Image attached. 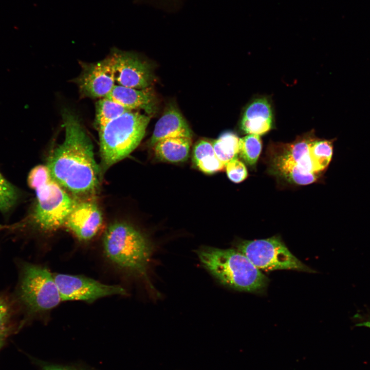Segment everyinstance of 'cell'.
Wrapping results in <instances>:
<instances>
[{"label":"cell","mask_w":370,"mask_h":370,"mask_svg":"<svg viewBox=\"0 0 370 370\" xmlns=\"http://www.w3.org/2000/svg\"><path fill=\"white\" fill-rule=\"evenodd\" d=\"M332 141L317 138L310 147V155L317 172L320 174L328 165L332 156Z\"/></svg>","instance_id":"cell-20"},{"label":"cell","mask_w":370,"mask_h":370,"mask_svg":"<svg viewBox=\"0 0 370 370\" xmlns=\"http://www.w3.org/2000/svg\"><path fill=\"white\" fill-rule=\"evenodd\" d=\"M317 138L312 130L298 136L291 143L275 145L271 164L275 171L291 182L306 185L319 176L310 155V147Z\"/></svg>","instance_id":"cell-5"},{"label":"cell","mask_w":370,"mask_h":370,"mask_svg":"<svg viewBox=\"0 0 370 370\" xmlns=\"http://www.w3.org/2000/svg\"><path fill=\"white\" fill-rule=\"evenodd\" d=\"M42 366V370H83L74 367L51 364H44Z\"/></svg>","instance_id":"cell-25"},{"label":"cell","mask_w":370,"mask_h":370,"mask_svg":"<svg viewBox=\"0 0 370 370\" xmlns=\"http://www.w3.org/2000/svg\"><path fill=\"white\" fill-rule=\"evenodd\" d=\"M359 325L370 328V319L359 324Z\"/></svg>","instance_id":"cell-26"},{"label":"cell","mask_w":370,"mask_h":370,"mask_svg":"<svg viewBox=\"0 0 370 370\" xmlns=\"http://www.w3.org/2000/svg\"><path fill=\"white\" fill-rule=\"evenodd\" d=\"M18 198L16 188L0 173V211L7 213L15 206Z\"/></svg>","instance_id":"cell-22"},{"label":"cell","mask_w":370,"mask_h":370,"mask_svg":"<svg viewBox=\"0 0 370 370\" xmlns=\"http://www.w3.org/2000/svg\"><path fill=\"white\" fill-rule=\"evenodd\" d=\"M131 110L107 97L100 99L96 103V127L105 125Z\"/></svg>","instance_id":"cell-19"},{"label":"cell","mask_w":370,"mask_h":370,"mask_svg":"<svg viewBox=\"0 0 370 370\" xmlns=\"http://www.w3.org/2000/svg\"><path fill=\"white\" fill-rule=\"evenodd\" d=\"M118 85L136 89L151 87L154 76L151 66L135 54L114 49L110 54Z\"/></svg>","instance_id":"cell-10"},{"label":"cell","mask_w":370,"mask_h":370,"mask_svg":"<svg viewBox=\"0 0 370 370\" xmlns=\"http://www.w3.org/2000/svg\"><path fill=\"white\" fill-rule=\"evenodd\" d=\"M192 132L178 109L169 106L156 122L150 140L153 146L159 141L172 137L192 138Z\"/></svg>","instance_id":"cell-15"},{"label":"cell","mask_w":370,"mask_h":370,"mask_svg":"<svg viewBox=\"0 0 370 370\" xmlns=\"http://www.w3.org/2000/svg\"><path fill=\"white\" fill-rule=\"evenodd\" d=\"M225 168L228 178L233 182L239 183L244 180L248 176L245 165L238 158L228 162Z\"/></svg>","instance_id":"cell-23"},{"label":"cell","mask_w":370,"mask_h":370,"mask_svg":"<svg viewBox=\"0 0 370 370\" xmlns=\"http://www.w3.org/2000/svg\"><path fill=\"white\" fill-rule=\"evenodd\" d=\"M62 119L64 140L53 151L46 166L52 178L67 192L78 197L90 196L98 189L101 173L92 143L73 112L65 109Z\"/></svg>","instance_id":"cell-1"},{"label":"cell","mask_w":370,"mask_h":370,"mask_svg":"<svg viewBox=\"0 0 370 370\" xmlns=\"http://www.w3.org/2000/svg\"><path fill=\"white\" fill-rule=\"evenodd\" d=\"M81 67L76 81L81 95L92 98L106 97L116 84L111 55L97 62L82 63Z\"/></svg>","instance_id":"cell-11"},{"label":"cell","mask_w":370,"mask_h":370,"mask_svg":"<svg viewBox=\"0 0 370 370\" xmlns=\"http://www.w3.org/2000/svg\"><path fill=\"white\" fill-rule=\"evenodd\" d=\"M20 297L32 312L49 310L62 301L53 274L44 267L30 264L23 268Z\"/></svg>","instance_id":"cell-8"},{"label":"cell","mask_w":370,"mask_h":370,"mask_svg":"<svg viewBox=\"0 0 370 370\" xmlns=\"http://www.w3.org/2000/svg\"><path fill=\"white\" fill-rule=\"evenodd\" d=\"M63 301H81L91 303L105 297L125 295V290L117 285L105 284L84 276L53 274Z\"/></svg>","instance_id":"cell-9"},{"label":"cell","mask_w":370,"mask_h":370,"mask_svg":"<svg viewBox=\"0 0 370 370\" xmlns=\"http://www.w3.org/2000/svg\"><path fill=\"white\" fill-rule=\"evenodd\" d=\"M34 190L36 203L33 221L45 232L56 230L62 226L77 201L51 177L46 176Z\"/></svg>","instance_id":"cell-6"},{"label":"cell","mask_w":370,"mask_h":370,"mask_svg":"<svg viewBox=\"0 0 370 370\" xmlns=\"http://www.w3.org/2000/svg\"><path fill=\"white\" fill-rule=\"evenodd\" d=\"M103 248L106 258L118 269L146 278L153 247L134 226L124 222L110 224L104 234Z\"/></svg>","instance_id":"cell-3"},{"label":"cell","mask_w":370,"mask_h":370,"mask_svg":"<svg viewBox=\"0 0 370 370\" xmlns=\"http://www.w3.org/2000/svg\"><path fill=\"white\" fill-rule=\"evenodd\" d=\"M262 147L260 136L249 134L239 138L238 155L247 164L253 165L257 161Z\"/></svg>","instance_id":"cell-21"},{"label":"cell","mask_w":370,"mask_h":370,"mask_svg":"<svg viewBox=\"0 0 370 370\" xmlns=\"http://www.w3.org/2000/svg\"><path fill=\"white\" fill-rule=\"evenodd\" d=\"M103 224L102 214L98 205L85 199L76 202L64 226L79 240L87 241L98 233Z\"/></svg>","instance_id":"cell-12"},{"label":"cell","mask_w":370,"mask_h":370,"mask_svg":"<svg viewBox=\"0 0 370 370\" xmlns=\"http://www.w3.org/2000/svg\"><path fill=\"white\" fill-rule=\"evenodd\" d=\"M192 160L200 171L207 174L218 172L225 168L216 157L212 143L205 140H200L195 144Z\"/></svg>","instance_id":"cell-17"},{"label":"cell","mask_w":370,"mask_h":370,"mask_svg":"<svg viewBox=\"0 0 370 370\" xmlns=\"http://www.w3.org/2000/svg\"><path fill=\"white\" fill-rule=\"evenodd\" d=\"M192 138L172 137L161 140L153 147L156 157L170 162L186 161L189 155Z\"/></svg>","instance_id":"cell-16"},{"label":"cell","mask_w":370,"mask_h":370,"mask_svg":"<svg viewBox=\"0 0 370 370\" xmlns=\"http://www.w3.org/2000/svg\"><path fill=\"white\" fill-rule=\"evenodd\" d=\"M202 265L223 285L234 290L260 292L268 279L237 249L203 247L197 251Z\"/></svg>","instance_id":"cell-2"},{"label":"cell","mask_w":370,"mask_h":370,"mask_svg":"<svg viewBox=\"0 0 370 370\" xmlns=\"http://www.w3.org/2000/svg\"><path fill=\"white\" fill-rule=\"evenodd\" d=\"M273 113L268 99L259 97L249 103L243 114L240 127L248 135H263L271 130Z\"/></svg>","instance_id":"cell-13"},{"label":"cell","mask_w":370,"mask_h":370,"mask_svg":"<svg viewBox=\"0 0 370 370\" xmlns=\"http://www.w3.org/2000/svg\"><path fill=\"white\" fill-rule=\"evenodd\" d=\"M4 339L5 338H0V348L2 346V345H3Z\"/></svg>","instance_id":"cell-27"},{"label":"cell","mask_w":370,"mask_h":370,"mask_svg":"<svg viewBox=\"0 0 370 370\" xmlns=\"http://www.w3.org/2000/svg\"><path fill=\"white\" fill-rule=\"evenodd\" d=\"M239 138L234 133H223L212 143L217 158L225 165L229 161L238 158Z\"/></svg>","instance_id":"cell-18"},{"label":"cell","mask_w":370,"mask_h":370,"mask_svg":"<svg viewBox=\"0 0 370 370\" xmlns=\"http://www.w3.org/2000/svg\"><path fill=\"white\" fill-rule=\"evenodd\" d=\"M150 120L149 116L131 110L98 129L101 173L126 158L138 146Z\"/></svg>","instance_id":"cell-4"},{"label":"cell","mask_w":370,"mask_h":370,"mask_svg":"<svg viewBox=\"0 0 370 370\" xmlns=\"http://www.w3.org/2000/svg\"><path fill=\"white\" fill-rule=\"evenodd\" d=\"M10 309L7 301L0 297V338H5L9 331Z\"/></svg>","instance_id":"cell-24"},{"label":"cell","mask_w":370,"mask_h":370,"mask_svg":"<svg viewBox=\"0 0 370 370\" xmlns=\"http://www.w3.org/2000/svg\"><path fill=\"white\" fill-rule=\"evenodd\" d=\"M106 97L131 110L143 109L149 115L156 111V98L151 87L136 89L115 84Z\"/></svg>","instance_id":"cell-14"},{"label":"cell","mask_w":370,"mask_h":370,"mask_svg":"<svg viewBox=\"0 0 370 370\" xmlns=\"http://www.w3.org/2000/svg\"><path fill=\"white\" fill-rule=\"evenodd\" d=\"M236 249L244 254L260 270H294L313 272L287 248L279 237L242 240Z\"/></svg>","instance_id":"cell-7"}]
</instances>
